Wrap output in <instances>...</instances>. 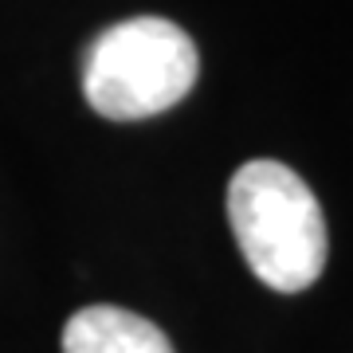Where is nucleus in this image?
I'll list each match as a JSON object with an SVG mask.
<instances>
[{
    "label": "nucleus",
    "mask_w": 353,
    "mask_h": 353,
    "mask_svg": "<svg viewBox=\"0 0 353 353\" xmlns=\"http://www.w3.org/2000/svg\"><path fill=\"white\" fill-rule=\"evenodd\" d=\"M228 224L252 275L279 294L314 287L326 267V220L303 176L283 161H248L228 185Z\"/></svg>",
    "instance_id": "obj_1"
},
{
    "label": "nucleus",
    "mask_w": 353,
    "mask_h": 353,
    "mask_svg": "<svg viewBox=\"0 0 353 353\" xmlns=\"http://www.w3.org/2000/svg\"><path fill=\"white\" fill-rule=\"evenodd\" d=\"M196 43L161 16H134L106 28L87 48L83 94L110 122H141L173 110L196 87Z\"/></svg>",
    "instance_id": "obj_2"
},
{
    "label": "nucleus",
    "mask_w": 353,
    "mask_h": 353,
    "mask_svg": "<svg viewBox=\"0 0 353 353\" xmlns=\"http://www.w3.org/2000/svg\"><path fill=\"white\" fill-rule=\"evenodd\" d=\"M63 353H173L150 318L126 306H87L67 318Z\"/></svg>",
    "instance_id": "obj_3"
}]
</instances>
